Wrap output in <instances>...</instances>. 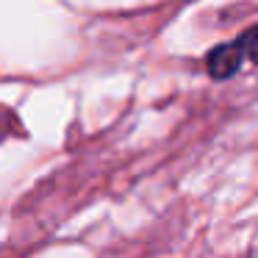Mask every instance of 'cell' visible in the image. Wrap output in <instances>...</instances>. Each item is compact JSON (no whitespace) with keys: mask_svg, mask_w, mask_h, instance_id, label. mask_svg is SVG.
I'll list each match as a JSON object with an SVG mask.
<instances>
[{"mask_svg":"<svg viewBox=\"0 0 258 258\" xmlns=\"http://www.w3.org/2000/svg\"><path fill=\"white\" fill-rule=\"evenodd\" d=\"M241 64H244V56H241L236 39L219 42L217 47H211V50L206 53V73L211 75L214 81L233 78V75L241 70Z\"/></svg>","mask_w":258,"mask_h":258,"instance_id":"cell-1","label":"cell"},{"mask_svg":"<svg viewBox=\"0 0 258 258\" xmlns=\"http://www.w3.org/2000/svg\"><path fill=\"white\" fill-rule=\"evenodd\" d=\"M236 45H239L241 56H244V61H252L258 67V25H252V28L241 31L239 36H236Z\"/></svg>","mask_w":258,"mask_h":258,"instance_id":"cell-2","label":"cell"},{"mask_svg":"<svg viewBox=\"0 0 258 258\" xmlns=\"http://www.w3.org/2000/svg\"><path fill=\"white\" fill-rule=\"evenodd\" d=\"M9 125H20V119H17V114L3 111V114H0V142L9 136Z\"/></svg>","mask_w":258,"mask_h":258,"instance_id":"cell-3","label":"cell"}]
</instances>
